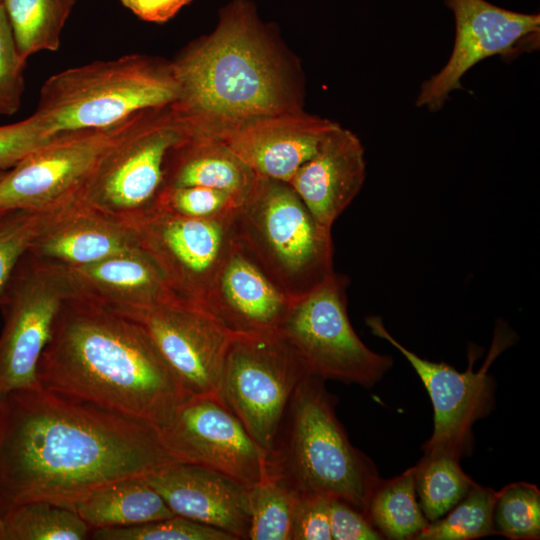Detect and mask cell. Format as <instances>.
I'll return each mask as SVG.
<instances>
[{
  "label": "cell",
  "instance_id": "cell-1",
  "mask_svg": "<svg viewBox=\"0 0 540 540\" xmlns=\"http://www.w3.org/2000/svg\"><path fill=\"white\" fill-rule=\"evenodd\" d=\"M176 461L154 426L37 385L0 398V518L28 502L74 507Z\"/></svg>",
  "mask_w": 540,
  "mask_h": 540
},
{
  "label": "cell",
  "instance_id": "cell-2",
  "mask_svg": "<svg viewBox=\"0 0 540 540\" xmlns=\"http://www.w3.org/2000/svg\"><path fill=\"white\" fill-rule=\"evenodd\" d=\"M171 104L193 132L218 137L251 120L303 110L300 66L248 0L220 11L214 31L171 60Z\"/></svg>",
  "mask_w": 540,
  "mask_h": 540
},
{
  "label": "cell",
  "instance_id": "cell-3",
  "mask_svg": "<svg viewBox=\"0 0 540 540\" xmlns=\"http://www.w3.org/2000/svg\"><path fill=\"white\" fill-rule=\"evenodd\" d=\"M40 385L152 426L190 395L135 320L68 298L37 367Z\"/></svg>",
  "mask_w": 540,
  "mask_h": 540
},
{
  "label": "cell",
  "instance_id": "cell-4",
  "mask_svg": "<svg viewBox=\"0 0 540 540\" xmlns=\"http://www.w3.org/2000/svg\"><path fill=\"white\" fill-rule=\"evenodd\" d=\"M324 383L308 375L298 384L269 455L271 474L298 493L339 499L366 514L381 478L349 441Z\"/></svg>",
  "mask_w": 540,
  "mask_h": 540
},
{
  "label": "cell",
  "instance_id": "cell-5",
  "mask_svg": "<svg viewBox=\"0 0 540 540\" xmlns=\"http://www.w3.org/2000/svg\"><path fill=\"white\" fill-rule=\"evenodd\" d=\"M177 93L171 61L127 54L50 76L34 113L51 136L105 129L140 111L171 105Z\"/></svg>",
  "mask_w": 540,
  "mask_h": 540
},
{
  "label": "cell",
  "instance_id": "cell-6",
  "mask_svg": "<svg viewBox=\"0 0 540 540\" xmlns=\"http://www.w3.org/2000/svg\"><path fill=\"white\" fill-rule=\"evenodd\" d=\"M234 229L239 245L293 302L336 272L331 230L286 182L259 177L236 212Z\"/></svg>",
  "mask_w": 540,
  "mask_h": 540
},
{
  "label": "cell",
  "instance_id": "cell-7",
  "mask_svg": "<svg viewBox=\"0 0 540 540\" xmlns=\"http://www.w3.org/2000/svg\"><path fill=\"white\" fill-rule=\"evenodd\" d=\"M171 105L128 118L78 198L130 225L155 211L167 156L190 132Z\"/></svg>",
  "mask_w": 540,
  "mask_h": 540
},
{
  "label": "cell",
  "instance_id": "cell-8",
  "mask_svg": "<svg viewBox=\"0 0 540 540\" xmlns=\"http://www.w3.org/2000/svg\"><path fill=\"white\" fill-rule=\"evenodd\" d=\"M371 333L401 353L422 381L433 406V431L423 444V454L448 455L461 459L471 455L474 447L472 427L487 417L495 406L496 382L489 368L496 358L516 341V334L504 322L494 329L488 355L480 369L473 370L475 351H469L468 367L459 372L445 363L421 358L402 345L386 329L381 317L366 318Z\"/></svg>",
  "mask_w": 540,
  "mask_h": 540
},
{
  "label": "cell",
  "instance_id": "cell-9",
  "mask_svg": "<svg viewBox=\"0 0 540 540\" xmlns=\"http://www.w3.org/2000/svg\"><path fill=\"white\" fill-rule=\"evenodd\" d=\"M308 375L301 357L279 332L232 337L218 398L268 459L290 400Z\"/></svg>",
  "mask_w": 540,
  "mask_h": 540
},
{
  "label": "cell",
  "instance_id": "cell-10",
  "mask_svg": "<svg viewBox=\"0 0 540 540\" xmlns=\"http://www.w3.org/2000/svg\"><path fill=\"white\" fill-rule=\"evenodd\" d=\"M350 281L335 272L295 301L279 334L295 349L311 375L370 388L393 366L390 355L368 348L347 313Z\"/></svg>",
  "mask_w": 540,
  "mask_h": 540
},
{
  "label": "cell",
  "instance_id": "cell-11",
  "mask_svg": "<svg viewBox=\"0 0 540 540\" xmlns=\"http://www.w3.org/2000/svg\"><path fill=\"white\" fill-rule=\"evenodd\" d=\"M69 297L62 270L22 256L0 298V398L40 385L38 362Z\"/></svg>",
  "mask_w": 540,
  "mask_h": 540
},
{
  "label": "cell",
  "instance_id": "cell-12",
  "mask_svg": "<svg viewBox=\"0 0 540 540\" xmlns=\"http://www.w3.org/2000/svg\"><path fill=\"white\" fill-rule=\"evenodd\" d=\"M154 428L178 462L211 469L248 487L271 475L267 453L217 398L188 395Z\"/></svg>",
  "mask_w": 540,
  "mask_h": 540
},
{
  "label": "cell",
  "instance_id": "cell-13",
  "mask_svg": "<svg viewBox=\"0 0 540 540\" xmlns=\"http://www.w3.org/2000/svg\"><path fill=\"white\" fill-rule=\"evenodd\" d=\"M126 120L58 133L6 171L0 178V218L46 213L76 198Z\"/></svg>",
  "mask_w": 540,
  "mask_h": 540
},
{
  "label": "cell",
  "instance_id": "cell-14",
  "mask_svg": "<svg viewBox=\"0 0 540 540\" xmlns=\"http://www.w3.org/2000/svg\"><path fill=\"white\" fill-rule=\"evenodd\" d=\"M455 21V40L446 64L425 80L416 97L418 108L435 112L454 90L463 89L461 79L482 60L513 58L539 47L540 14L520 13L486 0H445Z\"/></svg>",
  "mask_w": 540,
  "mask_h": 540
},
{
  "label": "cell",
  "instance_id": "cell-15",
  "mask_svg": "<svg viewBox=\"0 0 540 540\" xmlns=\"http://www.w3.org/2000/svg\"><path fill=\"white\" fill-rule=\"evenodd\" d=\"M234 217L192 219L154 211L132 228L174 295L201 305L236 243Z\"/></svg>",
  "mask_w": 540,
  "mask_h": 540
},
{
  "label": "cell",
  "instance_id": "cell-16",
  "mask_svg": "<svg viewBox=\"0 0 540 540\" xmlns=\"http://www.w3.org/2000/svg\"><path fill=\"white\" fill-rule=\"evenodd\" d=\"M129 318L144 328L190 395L219 400L220 378L233 336L208 311L173 298Z\"/></svg>",
  "mask_w": 540,
  "mask_h": 540
},
{
  "label": "cell",
  "instance_id": "cell-17",
  "mask_svg": "<svg viewBox=\"0 0 540 540\" xmlns=\"http://www.w3.org/2000/svg\"><path fill=\"white\" fill-rule=\"evenodd\" d=\"M138 246L132 225L78 197L41 214L27 254L56 269L89 265Z\"/></svg>",
  "mask_w": 540,
  "mask_h": 540
},
{
  "label": "cell",
  "instance_id": "cell-18",
  "mask_svg": "<svg viewBox=\"0 0 540 540\" xmlns=\"http://www.w3.org/2000/svg\"><path fill=\"white\" fill-rule=\"evenodd\" d=\"M293 303L236 240L201 306L232 336H255L279 332Z\"/></svg>",
  "mask_w": 540,
  "mask_h": 540
},
{
  "label": "cell",
  "instance_id": "cell-19",
  "mask_svg": "<svg viewBox=\"0 0 540 540\" xmlns=\"http://www.w3.org/2000/svg\"><path fill=\"white\" fill-rule=\"evenodd\" d=\"M337 125L299 110L251 120L217 138L257 177L288 183Z\"/></svg>",
  "mask_w": 540,
  "mask_h": 540
},
{
  "label": "cell",
  "instance_id": "cell-20",
  "mask_svg": "<svg viewBox=\"0 0 540 540\" xmlns=\"http://www.w3.org/2000/svg\"><path fill=\"white\" fill-rule=\"evenodd\" d=\"M175 514L248 539L250 487L224 474L174 461L145 476Z\"/></svg>",
  "mask_w": 540,
  "mask_h": 540
},
{
  "label": "cell",
  "instance_id": "cell-21",
  "mask_svg": "<svg viewBox=\"0 0 540 540\" xmlns=\"http://www.w3.org/2000/svg\"><path fill=\"white\" fill-rule=\"evenodd\" d=\"M62 272L69 298L128 317L177 298L159 267L139 246Z\"/></svg>",
  "mask_w": 540,
  "mask_h": 540
},
{
  "label": "cell",
  "instance_id": "cell-22",
  "mask_svg": "<svg viewBox=\"0 0 540 540\" xmlns=\"http://www.w3.org/2000/svg\"><path fill=\"white\" fill-rule=\"evenodd\" d=\"M366 177L365 150L358 136L338 124L288 184L314 219L332 230L360 192Z\"/></svg>",
  "mask_w": 540,
  "mask_h": 540
},
{
  "label": "cell",
  "instance_id": "cell-23",
  "mask_svg": "<svg viewBox=\"0 0 540 540\" xmlns=\"http://www.w3.org/2000/svg\"><path fill=\"white\" fill-rule=\"evenodd\" d=\"M258 178L221 139L191 131L167 156L163 189L200 186L244 200Z\"/></svg>",
  "mask_w": 540,
  "mask_h": 540
},
{
  "label": "cell",
  "instance_id": "cell-24",
  "mask_svg": "<svg viewBox=\"0 0 540 540\" xmlns=\"http://www.w3.org/2000/svg\"><path fill=\"white\" fill-rule=\"evenodd\" d=\"M74 511L91 531L142 524L175 515L145 477L105 485L82 499Z\"/></svg>",
  "mask_w": 540,
  "mask_h": 540
},
{
  "label": "cell",
  "instance_id": "cell-25",
  "mask_svg": "<svg viewBox=\"0 0 540 540\" xmlns=\"http://www.w3.org/2000/svg\"><path fill=\"white\" fill-rule=\"evenodd\" d=\"M366 515L384 539L415 540L429 521L417 501L413 466L392 479H381Z\"/></svg>",
  "mask_w": 540,
  "mask_h": 540
},
{
  "label": "cell",
  "instance_id": "cell-26",
  "mask_svg": "<svg viewBox=\"0 0 540 540\" xmlns=\"http://www.w3.org/2000/svg\"><path fill=\"white\" fill-rule=\"evenodd\" d=\"M76 0H2L18 53L25 61L41 51H57Z\"/></svg>",
  "mask_w": 540,
  "mask_h": 540
},
{
  "label": "cell",
  "instance_id": "cell-27",
  "mask_svg": "<svg viewBox=\"0 0 540 540\" xmlns=\"http://www.w3.org/2000/svg\"><path fill=\"white\" fill-rule=\"evenodd\" d=\"M413 472L418 503L429 522L449 512L476 483L462 470L459 459L448 455L423 454Z\"/></svg>",
  "mask_w": 540,
  "mask_h": 540
},
{
  "label": "cell",
  "instance_id": "cell-28",
  "mask_svg": "<svg viewBox=\"0 0 540 540\" xmlns=\"http://www.w3.org/2000/svg\"><path fill=\"white\" fill-rule=\"evenodd\" d=\"M1 521L4 540H83L91 534L73 509L45 501L16 506Z\"/></svg>",
  "mask_w": 540,
  "mask_h": 540
},
{
  "label": "cell",
  "instance_id": "cell-29",
  "mask_svg": "<svg viewBox=\"0 0 540 540\" xmlns=\"http://www.w3.org/2000/svg\"><path fill=\"white\" fill-rule=\"evenodd\" d=\"M496 491L477 483L441 518L429 522L415 540H473L495 535L493 507Z\"/></svg>",
  "mask_w": 540,
  "mask_h": 540
},
{
  "label": "cell",
  "instance_id": "cell-30",
  "mask_svg": "<svg viewBox=\"0 0 540 540\" xmlns=\"http://www.w3.org/2000/svg\"><path fill=\"white\" fill-rule=\"evenodd\" d=\"M295 491L281 477L271 474L250 487V540H291Z\"/></svg>",
  "mask_w": 540,
  "mask_h": 540
},
{
  "label": "cell",
  "instance_id": "cell-31",
  "mask_svg": "<svg viewBox=\"0 0 540 540\" xmlns=\"http://www.w3.org/2000/svg\"><path fill=\"white\" fill-rule=\"evenodd\" d=\"M495 535L512 540L540 538V491L528 482H513L496 491L493 507Z\"/></svg>",
  "mask_w": 540,
  "mask_h": 540
},
{
  "label": "cell",
  "instance_id": "cell-32",
  "mask_svg": "<svg viewBox=\"0 0 540 540\" xmlns=\"http://www.w3.org/2000/svg\"><path fill=\"white\" fill-rule=\"evenodd\" d=\"M242 202L232 194L207 187L165 188L155 211L192 219H222L234 217Z\"/></svg>",
  "mask_w": 540,
  "mask_h": 540
},
{
  "label": "cell",
  "instance_id": "cell-33",
  "mask_svg": "<svg viewBox=\"0 0 540 540\" xmlns=\"http://www.w3.org/2000/svg\"><path fill=\"white\" fill-rule=\"evenodd\" d=\"M97 540H235L227 532L173 515L142 524L91 531Z\"/></svg>",
  "mask_w": 540,
  "mask_h": 540
},
{
  "label": "cell",
  "instance_id": "cell-34",
  "mask_svg": "<svg viewBox=\"0 0 540 540\" xmlns=\"http://www.w3.org/2000/svg\"><path fill=\"white\" fill-rule=\"evenodd\" d=\"M42 213L15 212L0 218V298L37 232Z\"/></svg>",
  "mask_w": 540,
  "mask_h": 540
},
{
  "label": "cell",
  "instance_id": "cell-35",
  "mask_svg": "<svg viewBox=\"0 0 540 540\" xmlns=\"http://www.w3.org/2000/svg\"><path fill=\"white\" fill-rule=\"evenodd\" d=\"M26 61L18 53L3 5L0 7V115L11 116L21 107Z\"/></svg>",
  "mask_w": 540,
  "mask_h": 540
},
{
  "label": "cell",
  "instance_id": "cell-36",
  "mask_svg": "<svg viewBox=\"0 0 540 540\" xmlns=\"http://www.w3.org/2000/svg\"><path fill=\"white\" fill-rule=\"evenodd\" d=\"M53 136L36 113L22 121L0 126V171H8Z\"/></svg>",
  "mask_w": 540,
  "mask_h": 540
},
{
  "label": "cell",
  "instance_id": "cell-37",
  "mask_svg": "<svg viewBox=\"0 0 540 540\" xmlns=\"http://www.w3.org/2000/svg\"><path fill=\"white\" fill-rule=\"evenodd\" d=\"M291 540H332L328 498L297 493L292 514Z\"/></svg>",
  "mask_w": 540,
  "mask_h": 540
},
{
  "label": "cell",
  "instance_id": "cell-38",
  "mask_svg": "<svg viewBox=\"0 0 540 540\" xmlns=\"http://www.w3.org/2000/svg\"><path fill=\"white\" fill-rule=\"evenodd\" d=\"M329 525L332 540H382L367 515L339 499H329Z\"/></svg>",
  "mask_w": 540,
  "mask_h": 540
},
{
  "label": "cell",
  "instance_id": "cell-39",
  "mask_svg": "<svg viewBox=\"0 0 540 540\" xmlns=\"http://www.w3.org/2000/svg\"><path fill=\"white\" fill-rule=\"evenodd\" d=\"M140 19L153 23H164L173 18L193 0H120Z\"/></svg>",
  "mask_w": 540,
  "mask_h": 540
},
{
  "label": "cell",
  "instance_id": "cell-40",
  "mask_svg": "<svg viewBox=\"0 0 540 540\" xmlns=\"http://www.w3.org/2000/svg\"><path fill=\"white\" fill-rule=\"evenodd\" d=\"M0 540H4L1 518H0Z\"/></svg>",
  "mask_w": 540,
  "mask_h": 540
},
{
  "label": "cell",
  "instance_id": "cell-41",
  "mask_svg": "<svg viewBox=\"0 0 540 540\" xmlns=\"http://www.w3.org/2000/svg\"><path fill=\"white\" fill-rule=\"evenodd\" d=\"M6 171H0V178L3 176V174L5 173Z\"/></svg>",
  "mask_w": 540,
  "mask_h": 540
},
{
  "label": "cell",
  "instance_id": "cell-42",
  "mask_svg": "<svg viewBox=\"0 0 540 540\" xmlns=\"http://www.w3.org/2000/svg\"><path fill=\"white\" fill-rule=\"evenodd\" d=\"M2 6V0H0V7Z\"/></svg>",
  "mask_w": 540,
  "mask_h": 540
}]
</instances>
